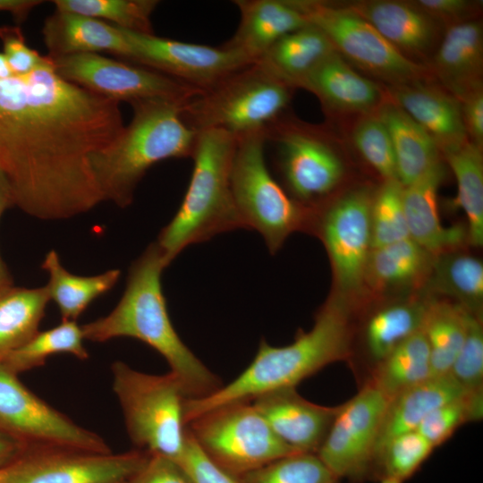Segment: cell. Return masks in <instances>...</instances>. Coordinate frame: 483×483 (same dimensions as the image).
<instances>
[{
  "instance_id": "cell-1",
  "label": "cell",
  "mask_w": 483,
  "mask_h": 483,
  "mask_svg": "<svg viewBox=\"0 0 483 483\" xmlns=\"http://www.w3.org/2000/svg\"><path fill=\"white\" fill-rule=\"evenodd\" d=\"M124 128L120 103L61 78L52 58L0 79V170L14 205L42 220H64L104 201L92 156Z\"/></svg>"
},
{
  "instance_id": "cell-2",
  "label": "cell",
  "mask_w": 483,
  "mask_h": 483,
  "mask_svg": "<svg viewBox=\"0 0 483 483\" xmlns=\"http://www.w3.org/2000/svg\"><path fill=\"white\" fill-rule=\"evenodd\" d=\"M352 314L351 301L335 292L316 314L312 327L307 332L300 329L292 343L273 346L262 339L252 361L233 381L205 397L186 401L185 424L216 407L296 387L327 365L348 362L353 338Z\"/></svg>"
},
{
  "instance_id": "cell-3",
  "label": "cell",
  "mask_w": 483,
  "mask_h": 483,
  "mask_svg": "<svg viewBox=\"0 0 483 483\" xmlns=\"http://www.w3.org/2000/svg\"><path fill=\"white\" fill-rule=\"evenodd\" d=\"M165 267L161 250L152 242L131 264L117 305L107 315L81 326L83 335L95 343L131 337L146 343L165 358L188 399L205 397L223 385L182 342L172 324L161 284Z\"/></svg>"
},
{
  "instance_id": "cell-4",
  "label": "cell",
  "mask_w": 483,
  "mask_h": 483,
  "mask_svg": "<svg viewBox=\"0 0 483 483\" xmlns=\"http://www.w3.org/2000/svg\"><path fill=\"white\" fill-rule=\"evenodd\" d=\"M131 106L130 123L91 157L103 200L119 208L132 203L139 182L152 165L168 158L191 157L197 139L181 117L183 105L153 99Z\"/></svg>"
},
{
  "instance_id": "cell-5",
  "label": "cell",
  "mask_w": 483,
  "mask_h": 483,
  "mask_svg": "<svg viewBox=\"0 0 483 483\" xmlns=\"http://www.w3.org/2000/svg\"><path fill=\"white\" fill-rule=\"evenodd\" d=\"M236 138L222 130L197 132L191 180L182 201L156 242L167 267L188 246L245 228L231 191Z\"/></svg>"
},
{
  "instance_id": "cell-6",
  "label": "cell",
  "mask_w": 483,
  "mask_h": 483,
  "mask_svg": "<svg viewBox=\"0 0 483 483\" xmlns=\"http://www.w3.org/2000/svg\"><path fill=\"white\" fill-rule=\"evenodd\" d=\"M292 89L254 62L190 99L181 117L196 133L216 129L240 138L265 131L284 114Z\"/></svg>"
},
{
  "instance_id": "cell-7",
  "label": "cell",
  "mask_w": 483,
  "mask_h": 483,
  "mask_svg": "<svg viewBox=\"0 0 483 483\" xmlns=\"http://www.w3.org/2000/svg\"><path fill=\"white\" fill-rule=\"evenodd\" d=\"M111 371L112 388L132 444L138 450L179 462L185 445L188 399L181 381L172 372L148 374L120 360L112 364Z\"/></svg>"
},
{
  "instance_id": "cell-8",
  "label": "cell",
  "mask_w": 483,
  "mask_h": 483,
  "mask_svg": "<svg viewBox=\"0 0 483 483\" xmlns=\"http://www.w3.org/2000/svg\"><path fill=\"white\" fill-rule=\"evenodd\" d=\"M265 131L236 138L231 191L245 228L258 231L271 254L309 219L302 204L288 195L271 175L265 159Z\"/></svg>"
},
{
  "instance_id": "cell-9",
  "label": "cell",
  "mask_w": 483,
  "mask_h": 483,
  "mask_svg": "<svg viewBox=\"0 0 483 483\" xmlns=\"http://www.w3.org/2000/svg\"><path fill=\"white\" fill-rule=\"evenodd\" d=\"M186 428L207 457L236 479L299 453L275 436L250 402L216 407L190 421Z\"/></svg>"
},
{
  "instance_id": "cell-10",
  "label": "cell",
  "mask_w": 483,
  "mask_h": 483,
  "mask_svg": "<svg viewBox=\"0 0 483 483\" xmlns=\"http://www.w3.org/2000/svg\"><path fill=\"white\" fill-rule=\"evenodd\" d=\"M310 25L330 40L341 55L394 85L424 80L428 68L408 58L348 7L316 0H294Z\"/></svg>"
},
{
  "instance_id": "cell-11",
  "label": "cell",
  "mask_w": 483,
  "mask_h": 483,
  "mask_svg": "<svg viewBox=\"0 0 483 483\" xmlns=\"http://www.w3.org/2000/svg\"><path fill=\"white\" fill-rule=\"evenodd\" d=\"M51 58L64 80L119 103L161 99L184 105L202 92L157 71L97 53Z\"/></svg>"
},
{
  "instance_id": "cell-12",
  "label": "cell",
  "mask_w": 483,
  "mask_h": 483,
  "mask_svg": "<svg viewBox=\"0 0 483 483\" xmlns=\"http://www.w3.org/2000/svg\"><path fill=\"white\" fill-rule=\"evenodd\" d=\"M0 430L29 447H68L111 453L106 441L29 390L0 361Z\"/></svg>"
},
{
  "instance_id": "cell-13",
  "label": "cell",
  "mask_w": 483,
  "mask_h": 483,
  "mask_svg": "<svg viewBox=\"0 0 483 483\" xmlns=\"http://www.w3.org/2000/svg\"><path fill=\"white\" fill-rule=\"evenodd\" d=\"M389 399L373 385L341 404L317 454L341 480L362 483L372 479L376 444Z\"/></svg>"
},
{
  "instance_id": "cell-14",
  "label": "cell",
  "mask_w": 483,
  "mask_h": 483,
  "mask_svg": "<svg viewBox=\"0 0 483 483\" xmlns=\"http://www.w3.org/2000/svg\"><path fill=\"white\" fill-rule=\"evenodd\" d=\"M149 453H97L68 447H29L3 468L4 483H117L129 480Z\"/></svg>"
},
{
  "instance_id": "cell-15",
  "label": "cell",
  "mask_w": 483,
  "mask_h": 483,
  "mask_svg": "<svg viewBox=\"0 0 483 483\" xmlns=\"http://www.w3.org/2000/svg\"><path fill=\"white\" fill-rule=\"evenodd\" d=\"M265 137L276 147L279 170L296 201L323 198L341 182L342 161L316 130L286 119L284 114L265 130Z\"/></svg>"
},
{
  "instance_id": "cell-16",
  "label": "cell",
  "mask_w": 483,
  "mask_h": 483,
  "mask_svg": "<svg viewBox=\"0 0 483 483\" xmlns=\"http://www.w3.org/2000/svg\"><path fill=\"white\" fill-rule=\"evenodd\" d=\"M121 30L131 47L129 60L201 91L253 63L240 53L222 46L187 43L155 34Z\"/></svg>"
},
{
  "instance_id": "cell-17",
  "label": "cell",
  "mask_w": 483,
  "mask_h": 483,
  "mask_svg": "<svg viewBox=\"0 0 483 483\" xmlns=\"http://www.w3.org/2000/svg\"><path fill=\"white\" fill-rule=\"evenodd\" d=\"M371 202L372 196L367 189L352 191L329 206L318 224L337 292L347 300L357 295L364 284L366 266L372 249Z\"/></svg>"
},
{
  "instance_id": "cell-18",
  "label": "cell",
  "mask_w": 483,
  "mask_h": 483,
  "mask_svg": "<svg viewBox=\"0 0 483 483\" xmlns=\"http://www.w3.org/2000/svg\"><path fill=\"white\" fill-rule=\"evenodd\" d=\"M250 402L283 443L295 452L313 453L321 447L341 408L309 402L296 387L272 390Z\"/></svg>"
},
{
  "instance_id": "cell-19",
  "label": "cell",
  "mask_w": 483,
  "mask_h": 483,
  "mask_svg": "<svg viewBox=\"0 0 483 483\" xmlns=\"http://www.w3.org/2000/svg\"><path fill=\"white\" fill-rule=\"evenodd\" d=\"M428 301L394 302L373 311L361 330L360 352L348 362L360 386L403 341L422 328Z\"/></svg>"
},
{
  "instance_id": "cell-20",
  "label": "cell",
  "mask_w": 483,
  "mask_h": 483,
  "mask_svg": "<svg viewBox=\"0 0 483 483\" xmlns=\"http://www.w3.org/2000/svg\"><path fill=\"white\" fill-rule=\"evenodd\" d=\"M445 177L441 161L407 186H403V208L409 236L432 256L448 252L467 240L466 228L441 223L438 188Z\"/></svg>"
},
{
  "instance_id": "cell-21",
  "label": "cell",
  "mask_w": 483,
  "mask_h": 483,
  "mask_svg": "<svg viewBox=\"0 0 483 483\" xmlns=\"http://www.w3.org/2000/svg\"><path fill=\"white\" fill-rule=\"evenodd\" d=\"M240 21L222 47L251 62L258 60L277 40L309 23L294 0H236Z\"/></svg>"
},
{
  "instance_id": "cell-22",
  "label": "cell",
  "mask_w": 483,
  "mask_h": 483,
  "mask_svg": "<svg viewBox=\"0 0 483 483\" xmlns=\"http://www.w3.org/2000/svg\"><path fill=\"white\" fill-rule=\"evenodd\" d=\"M42 35L51 57L108 52L130 59L131 47L123 30L106 21L74 13H55L46 18Z\"/></svg>"
},
{
  "instance_id": "cell-23",
  "label": "cell",
  "mask_w": 483,
  "mask_h": 483,
  "mask_svg": "<svg viewBox=\"0 0 483 483\" xmlns=\"http://www.w3.org/2000/svg\"><path fill=\"white\" fill-rule=\"evenodd\" d=\"M423 80L394 85V103L435 140L440 152L468 140L460 101Z\"/></svg>"
},
{
  "instance_id": "cell-24",
  "label": "cell",
  "mask_w": 483,
  "mask_h": 483,
  "mask_svg": "<svg viewBox=\"0 0 483 483\" xmlns=\"http://www.w3.org/2000/svg\"><path fill=\"white\" fill-rule=\"evenodd\" d=\"M482 23L467 20L448 26L435 54L436 73L459 100L482 86Z\"/></svg>"
},
{
  "instance_id": "cell-25",
  "label": "cell",
  "mask_w": 483,
  "mask_h": 483,
  "mask_svg": "<svg viewBox=\"0 0 483 483\" xmlns=\"http://www.w3.org/2000/svg\"><path fill=\"white\" fill-rule=\"evenodd\" d=\"M297 87L315 94L327 109L366 113L382 99L380 88L360 75L336 51L300 80Z\"/></svg>"
},
{
  "instance_id": "cell-26",
  "label": "cell",
  "mask_w": 483,
  "mask_h": 483,
  "mask_svg": "<svg viewBox=\"0 0 483 483\" xmlns=\"http://www.w3.org/2000/svg\"><path fill=\"white\" fill-rule=\"evenodd\" d=\"M465 394L468 393L450 374H445L432 376L391 398L380 426L374 462L381 449L391 439L407 432L416 431L421 421L432 411Z\"/></svg>"
},
{
  "instance_id": "cell-27",
  "label": "cell",
  "mask_w": 483,
  "mask_h": 483,
  "mask_svg": "<svg viewBox=\"0 0 483 483\" xmlns=\"http://www.w3.org/2000/svg\"><path fill=\"white\" fill-rule=\"evenodd\" d=\"M346 7L402 53L422 55L434 42L436 22L412 4L377 0L355 2Z\"/></svg>"
},
{
  "instance_id": "cell-28",
  "label": "cell",
  "mask_w": 483,
  "mask_h": 483,
  "mask_svg": "<svg viewBox=\"0 0 483 483\" xmlns=\"http://www.w3.org/2000/svg\"><path fill=\"white\" fill-rule=\"evenodd\" d=\"M390 135L398 181L407 186L440 161V149L431 136L394 102L378 113Z\"/></svg>"
},
{
  "instance_id": "cell-29",
  "label": "cell",
  "mask_w": 483,
  "mask_h": 483,
  "mask_svg": "<svg viewBox=\"0 0 483 483\" xmlns=\"http://www.w3.org/2000/svg\"><path fill=\"white\" fill-rule=\"evenodd\" d=\"M335 51L326 36L309 24L277 40L256 62L295 88L301 79Z\"/></svg>"
},
{
  "instance_id": "cell-30",
  "label": "cell",
  "mask_w": 483,
  "mask_h": 483,
  "mask_svg": "<svg viewBox=\"0 0 483 483\" xmlns=\"http://www.w3.org/2000/svg\"><path fill=\"white\" fill-rule=\"evenodd\" d=\"M41 267L48 275L45 286L49 300L56 304L62 320L76 321L89 305L109 292L121 276L119 269L90 276L73 275L64 267L55 250L46 254Z\"/></svg>"
},
{
  "instance_id": "cell-31",
  "label": "cell",
  "mask_w": 483,
  "mask_h": 483,
  "mask_svg": "<svg viewBox=\"0 0 483 483\" xmlns=\"http://www.w3.org/2000/svg\"><path fill=\"white\" fill-rule=\"evenodd\" d=\"M434 256L411 238L371 249L364 284L376 290L408 286L429 275Z\"/></svg>"
},
{
  "instance_id": "cell-32",
  "label": "cell",
  "mask_w": 483,
  "mask_h": 483,
  "mask_svg": "<svg viewBox=\"0 0 483 483\" xmlns=\"http://www.w3.org/2000/svg\"><path fill=\"white\" fill-rule=\"evenodd\" d=\"M49 301L46 286L0 289V361L39 331Z\"/></svg>"
},
{
  "instance_id": "cell-33",
  "label": "cell",
  "mask_w": 483,
  "mask_h": 483,
  "mask_svg": "<svg viewBox=\"0 0 483 483\" xmlns=\"http://www.w3.org/2000/svg\"><path fill=\"white\" fill-rule=\"evenodd\" d=\"M482 148L470 141L442 153L457 183L455 205L466 215L467 241L473 246L483 244V157Z\"/></svg>"
},
{
  "instance_id": "cell-34",
  "label": "cell",
  "mask_w": 483,
  "mask_h": 483,
  "mask_svg": "<svg viewBox=\"0 0 483 483\" xmlns=\"http://www.w3.org/2000/svg\"><path fill=\"white\" fill-rule=\"evenodd\" d=\"M469 312L456 302L428 301L422 331L429 348L433 376L449 373L466 335Z\"/></svg>"
},
{
  "instance_id": "cell-35",
  "label": "cell",
  "mask_w": 483,
  "mask_h": 483,
  "mask_svg": "<svg viewBox=\"0 0 483 483\" xmlns=\"http://www.w3.org/2000/svg\"><path fill=\"white\" fill-rule=\"evenodd\" d=\"M432 376L429 348L421 328L399 344L377 367L368 383L390 400Z\"/></svg>"
},
{
  "instance_id": "cell-36",
  "label": "cell",
  "mask_w": 483,
  "mask_h": 483,
  "mask_svg": "<svg viewBox=\"0 0 483 483\" xmlns=\"http://www.w3.org/2000/svg\"><path fill=\"white\" fill-rule=\"evenodd\" d=\"M429 284L436 292L457 301L468 311L480 316L483 301V264L470 255L440 254L434 258Z\"/></svg>"
},
{
  "instance_id": "cell-37",
  "label": "cell",
  "mask_w": 483,
  "mask_h": 483,
  "mask_svg": "<svg viewBox=\"0 0 483 483\" xmlns=\"http://www.w3.org/2000/svg\"><path fill=\"white\" fill-rule=\"evenodd\" d=\"M84 340L81 326L75 320H62L50 329L38 331L1 361L18 375L44 365L48 357L57 353H69L79 360H87L89 352Z\"/></svg>"
},
{
  "instance_id": "cell-38",
  "label": "cell",
  "mask_w": 483,
  "mask_h": 483,
  "mask_svg": "<svg viewBox=\"0 0 483 483\" xmlns=\"http://www.w3.org/2000/svg\"><path fill=\"white\" fill-rule=\"evenodd\" d=\"M55 10L96 18L120 29L154 34L151 15L156 0H54Z\"/></svg>"
},
{
  "instance_id": "cell-39",
  "label": "cell",
  "mask_w": 483,
  "mask_h": 483,
  "mask_svg": "<svg viewBox=\"0 0 483 483\" xmlns=\"http://www.w3.org/2000/svg\"><path fill=\"white\" fill-rule=\"evenodd\" d=\"M435 447L417 431L391 439L377 455L372 479L378 483L406 482L429 457Z\"/></svg>"
},
{
  "instance_id": "cell-40",
  "label": "cell",
  "mask_w": 483,
  "mask_h": 483,
  "mask_svg": "<svg viewBox=\"0 0 483 483\" xmlns=\"http://www.w3.org/2000/svg\"><path fill=\"white\" fill-rule=\"evenodd\" d=\"M239 483H340L317 453H293L243 474Z\"/></svg>"
},
{
  "instance_id": "cell-41",
  "label": "cell",
  "mask_w": 483,
  "mask_h": 483,
  "mask_svg": "<svg viewBox=\"0 0 483 483\" xmlns=\"http://www.w3.org/2000/svg\"><path fill=\"white\" fill-rule=\"evenodd\" d=\"M403 185L385 181L372 198L370 207L371 246L377 248L410 238L402 201Z\"/></svg>"
},
{
  "instance_id": "cell-42",
  "label": "cell",
  "mask_w": 483,
  "mask_h": 483,
  "mask_svg": "<svg viewBox=\"0 0 483 483\" xmlns=\"http://www.w3.org/2000/svg\"><path fill=\"white\" fill-rule=\"evenodd\" d=\"M483 415V394H465L432 411L417 432L435 448L449 439L463 424L478 421Z\"/></svg>"
},
{
  "instance_id": "cell-43",
  "label": "cell",
  "mask_w": 483,
  "mask_h": 483,
  "mask_svg": "<svg viewBox=\"0 0 483 483\" xmlns=\"http://www.w3.org/2000/svg\"><path fill=\"white\" fill-rule=\"evenodd\" d=\"M352 140L364 160L385 181L398 180L392 140L378 115L360 121L353 130Z\"/></svg>"
},
{
  "instance_id": "cell-44",
  "label": "cell",
  "mask_w": 483,
  "mask_h": 483,
  "mask_svg": "<svg viewBox=\"0 0 483 483\" xmlns=\"http://www.w3.org/2000/svg\"><path fill=\"white\" fill-rule=\"evenodd\" d=\"M448 374L466 393L483 394V326L480 316L469 312L466 335Z\"/></svg>"
},
{
  "instance_id": "cell-45",
  "label": "cell",
  "mask_w": 483,
  "mask_h": 483,
  "mask_svg": "<svg viewBox=\"0 0 483 483\" xmlns=\"http://www.w3.org/2000/svg\"><path fill=\"white\" fill-rule=\"evenodd\" d=\"M3 54L14 75L26 74L43 64L47 55L29 47L19 26H0Z\"/></svg>"
},
{
  "instance_id": "cell-46",
  "label": "cell",
  "mask_w": 483,
  "mask_h": 483,
  "mask_svg": "<svg viewBox=\"0 0 483 483\" xmlns=\"http://www.w3.org/2000/svg\"><path fill=\"white\" fill-rule=\"evenodd\" d=\"M193 483H239L238 479L228 474L201 451L186 428L183 453L179 461Z\"/></svg>"
},
{
  "instance_id": "cell-47",
  "label": "cell",
  "mask_w": 483,
  "mask_h": 483,
  "mask_svg": "<svg viewBox=\"0 0 483 483\" xmlns=\"http://www.w3.org/2000/svg\"><path fill=\"white\" fill-rule=\"evenodd\" d=\"M127 483H193L176 461L158 454H149L146 463Z\"/></svg>"
},
{
  "instance_id": "cell-48",
  "label": "cell",
  "mask_w": 483,
  "mask_h": 483,
  "mask_svg": "<svg viewBox=\"0 0 483 483\" xmlns=\"http://www.w3.org/2000/svg\"><path fill=\"white\" fill-rule=\"evenodd\" d=\"M462 121L470 141L483 146V89L479 87L459 99Z\"/></svg>"
},
{
  "instance_id": "cell-49",
  "label": "cell",
  "mask_w": 483,
  "mask_h": 483,
  "mask_svg": "<svg viewBox=\"0 0 483 483\" xmlns=\"http://www.w3.org/2000/svg\"><path fill=\"white\" fill-rule=\"evenodd\" d=\"M412 4L435 22L442 21L449 25L463 21L462 18L472 10V4L465 0H419Z\"/></svg>"
},
{
  "instance_id": "cell-50",
  "label": "cell",
  "mask_w": 483,
  "mask_h": 483,
  "mask_svg": "<svg viewBox=\"0 0 483 483\" xmlns=\"http://www.w3.org/2000/svg\"><path fill=\"white\" fill-rule=\"evenodd\" d=\"M28 448L21 441L0 430V468L13 463Z\"/></svg>"
},
{
  "instance_id": "cell-51",
  "label": "cell",
  "mask_w": 483,
  "mask_h": 483,
  "mask_svg": "<svg viewBox=\"0 0 483 483\" xmlns=\"http://www.w3.org/2000/svg\"><path fill=\"white\" fill-rule=\"evenodd\" d=\"M42 3L44 1L40 0H0V12L9 13L16 22L21 23Z\"/></svg>"
},
{
  "instance_id": "cell-52",
  "label": "cell",
  "mask_w": 483,
  "mask_h": 483,
  "mask_svg": "<svg viewBox=\"0 0 483 483\" xmlns=\"http://www.w3.org/2000/svg\"><path fill=\"white\" fill-rule=\"evenodd\" d=\"M12 207H15L13 192L7 177L0 170V218Z\"/></svg>"
},
{
  "instance_id": "cell-53",
  "label": "cell",
  "mask_w": 483,
  "mask_h": 483,
  "mask_svg": "<svg viewBox=\"0 0 483 483\" xmlns=\"http://www.w3.org/2000/svg\"><path fill=\"white\" fill-rule=\"evenodd\" d=\"M13 284L12 276L0 255V289Z\"/></svg>"
},
{
  "instance_id": "cell-54",
  "label": "cell",
  "mask_w": 483,
  "mask_h": 483,
  "mask_svg": "<svg viewBox=\"0 0 483 483\" xmlns=\"http://www.w3.org/2000/svg\"><path fill=\"white\" fill-rule=\"evenodd\" d=\"M13 75L5 56L3 53H0V79H6Z\"/></svg>"
},
{
  "instance_id": "cell-55",
  "label": "cell",
  "mask_w": 483,
  "mask_h": 483,
  "mask_svg": "<svg viewBox=\"0 0 483 483\" xmlns=\"http://www.w3.org/2000/svg\"><path fill=\"white\" fill-rule=\"evenodd\" d=\"M0 483H4L3 468H0Z\"/></svg>"
},
{
  "instance_id": "cell-56",
  "label": "cell",
  "mask_w": 483,
  "mask_h": 483,
  "mask_svg": "<svg viewBox=\"0 0 483 483\" xmlns=\"http://www.w3.org/2000/svg\"><path fill=\"white\" fill-rule=\"evenodd\" d=\"M117 483H127V481H123V482H117Z\"/></svg>"
}]
</instances>
